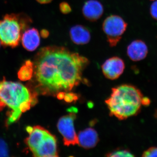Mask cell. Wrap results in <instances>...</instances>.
I'll return each instance as SVG.
<instances>
[{"instance_id":"obj_4","label":"cell","mask_w":157,"mask_h":157,"mask_svg":"<svg viewBox=\"0 0 157 157\" xmlns=\"http://www.w3.org/2000/svg\"><path fill=\"white\" fill-rule=\"evenodd\" d=\"M32 20L23 14H7L0 20V41L6 47L19 45L23 32L29 28Z\"/></svg>"},{"instance_id":"obj_24","label":"cell","mask_w":157,"mask_h":157,"mask_svg":"<svg viewBox=\"0 0 157 157\" xmlns=\"http://www.w3.org/2000/svg\"><path fill=\"white\" fill-rule=\"evenodd\" d=\"M155 116L157 118V111L156 112Z\"/></svg>"},{"instance_id":"obj_13","label":"cell","mask_w":157,"mask_h":157,"mask_svg":"<svg viewBox=\"0 0 157 157\" xmlns=\"http://www.w3.org/2000/svg\"><path fill=\"white\" fill-rule=\"evenodd\" d=\"M77 137L78 145L85 149L95 147L99 140L98 133L95 129L91 128L79 132Z\"/></svg>"},{"instance_id":"obj_6","label":"cell","mask_w":157,"mask_h":157,"mask_svg":"<svg viewBox=\"0 0 157 157\" xmlns=\"http://www.w3.org/2000/svg\"><path fill=\"white\" fill-rule=\"evenodd\" d=\"M128 24L117 15H110L106 17L102 24V29L111 47H114L122 39L126 31Z\"/></svg>"},{"instance_id":"obj_20","label":"cell","mask_w":157,"mask_h":157,"mask_svg":"<svg viewBox=\"0 0 157 157\" xmlns=\"http://www.w3.org/2000/svg\"><path fill=\"white\" fill-rule=\"evenodd\" d=\"M151 15L154 19L157 20V0H155L151 6L150 9Z\"/></svg>"},{"instance_id":"obj_11","label":"cell","mask_w":157,"mask_h":157,"mask_svg":"<svg viewBox=\"0 0 157 157\" xmlns=\"http://www.w3.org/2000/svg\"><path fill=\"white\" fill-rule=\"evenodd\" d=\"M36 29H26L21 36V43L24 48L29 52L34 51L39 47L40 44V36Z\"/></svg>"},{"instance_id":"obj_7","label":"cell","mask_w":157,"mask_h":157,"mask_svg":"<svg viewBox=\"0 0 157 157\" xmlns=\"http://www.w3.org/2000/svg\"><path fill=\"white\" fill-rule=\"evenodd\" d=\"M76 115L74 111L62 117L58 121L57 127L63 137L64 144L66 146L78 144V137L74 128V120Z\"/></svg>"},{"instance_id":"obj_8","label":"cell","mask_w":157,"mask_h":157,"mask_svg":"<svg viewBox=\"0 0 157 157\" xmlns=\"http://www.w3.org/2000/svg\"><path fill=\"white\" fill-rule=\"evenodd\" d=\"M125 65L123 60L118 56H113L107 59L102 65L103 74L106 78L110 80L118 78L123 73Z\"/></svg>"},{"instance_id":"obj_21","label":"cell","mask_w":157,"mask_h":157,"mask_svg":"<svg viewBox=\"0 0 157 157\" xmlns=\"http://www.w3.org/2000/svg\"><path fill=\"white\" fill-rule=\"evenodd\" d=\"M151 101L148 98L144 97L142 98V104L144 106H147L150 104Z\"/></svg>"},{"instance_id":"obj_17","label":"cell","mask_w":157,"mask_h":157,"mask_svg":"<svg viewBox=\"0 0 157 157\" xmlns=\"http://www.w3.org/2000/svg\"><path fill=\"white\" fill-rule=\"evenodd\" d=\"M59 9L60 12L63 14H68L72 11L71 6L67 2H62L60 3Z\"/></svg>"},{"instance_id":"obj_1","label":"cell","mask_w":157,"mask_h":157,"mask_svg":"<svg viewBox=\"0 0 157 157\" xmlns=\"http://www.w3.org/2000/svg\"><path fill=\"white\" fill-rule=\"evenodd\" d=\"M33 63V92L56 97L69 92L80 83L89 61L66 47L50 45L41 48Z\"/></svg>"},{"instance_id":"obj_3","label":"cell","mask_w":157,"mask_h":157,"mask_svg":"<svg viewBox=\"0 0 157 157\" xmlns=\"http://www.w3.org/2000/svg\"><path fill=\"white\" fill-rule=\"evenodd\" d=\"M143 98L142 93L134 86L123 84L112 89L105 103L110 115L124 120L140 113Z\"/></svg>"},{"instance_id":"obj_12","label":"cell","mask_w":157,"mask_h":157,"mask_svg":"<svg viewBox=\"0 0 157 157\" xmlns=\"http://www.w3.org/2000/svg\"><path fill=\"white\" fill-rule=\"evenodd\" d=\"M70 39L77 45H84L90 41L91 34L89 29L81 25L72 27L70 30Z\"/></svg>"},{"instance_id":"obj_16","label":"cell","mask_w":157,"mask_h":157,"mask_svg":"<svg viewBox=\"0 0 157 157\" xmlns=\"http://www.w3.org/2000/svg\"><path fill=\"white\" fill-rule=\"evenodd\" d=\"M9 156V150L7 144L3 139L0 138V157Z\"/></svg>"},{"instance_id":"obj_10","label":"cell","mask_w":157,"mask_h":157,"mask_svg":"<svg viewBox=\"0 0 157 157\" xmlns=\"http://www.w3.org/2000/svg\"><path fill=\"white\" fill-rule=\"evenodd\" d=\"M148 52L146 43L141 40H135L127 47V53L129 58L133 61H139L145 58Z\"/></svg>"},{"instance_id":"obj_15","label":"cell","mask_w":157,"mask_h":157,"mask_svg":"<svg viewBox=\"0 0 157 157\" xmlns=\"http://www.w3.org/2000/svg\"><path fill=\"white\" fill-rule=\"evenodd\" d=\"M107 157H134L135 155L132 154V152L128 150L119 149L109 153L107 155Z\"/></svg>"},{"instance_id":"obj_9","label":"cell","mask_w":157,"mask_h":157,"mask_svg":"<svg viewBox=\"0 0 157 157\" xmlns=\"http://www.w3.org/2000/svg\"><path fill=\"white\" fill-rule=\"evenodd\" d=\"M103 5L97 0H88L84 3L82 13L85 18L91 22H95L100 19L104 13Z\"/></svg>"},{"instance_id":"obj_22","label":"cell","mask_w":157,"mask_h":157,"mask_svg":"<svg viewBox=\"0 0 157 157\" xmlns=\"http://www.w3.org/2000/svg\"><path fill=\"white\" fill-rule=\"evenodd\" d=\"M40 35L44 39L48 38L49 35V32L46 29H42L40 33Z\"/></svg>"},{"instance_id":"obj_14","label":"cell","mask_w":157,"mask_h":157,"mask_svg":"<svg viewBox=\"0 0 157 157\" xmlns=\"http://www.w3.org/2000/svg\"><path fill=\"white\" fill-rule=\"evenodd\" d=\"M33 63L30 60L26 61L18 71V78L22 81L30 80L33 77Z\"/></svg>"},{"instance_id":"obj_2","label":"cell","mask_w":157,"mask_h":157,"mask_svg":"<svg viewBox=\"0 0 157 157\" xmlns=\"http://www.w3.org/2000/svg\"><path fill=\"white\" fill-rule=\"evenodd\" d=\"M37 102V94L17 82H0V111L7 107L11 109L7 121L9 125L19 119L23 113L29 110Z\"/></svg>"},{"instance_id":"obj_26","label":"cell","mask_w":157,"mask_h":157,"mask_svg":"<svg viewBox=\"0 0 157 157\" xmlns=\"http://www.w3.org/2000/svg\"><path fill=\"white\" fill-rule=\"evenodd\" d=\"M151 1H155V0H151Z\"/></svg>"},{"instance_id":"obj_25","label":"cell","mask_w":157,"mask_h":157,"mask_svg":"<svg viewBox=\"0 0 157 157\" xmlns=\"http://www.w3.org/2000/svg\"><path fill=\"white\" fill-rule=\"evenodd\" d=\"M1 44H2V43H1V41H0V47H1Z\"/></svg>"},{"instance_id":"obj_18","label":"cell","mask_w":157,"mask_h":157,"mask_svg":"<svg viewBox=\"0 0 157 157\" xmlns=\"http://www.w3.org/2000/svg\"><path fill=\"white\" fill-rule=\"evenodd\" d=\"M142 157H157V147H151L143 152Z\"/></svg>"},{"instance_id":"obj_19","label":"cell","mask_w":157,"mask_h":157,"mask_svg":"<svg viewBox=\"0 0 157 157\" xmlns=\"http://www.w3.org/2000/svg\"><path fill=\"white\" fill-rule=\"evenodd\" d=\"M63 99L66 102L71 103L73 101H76V100L78 99V97L76 94L70 93V92H69L65 93Z\"/></svg>"},{"instance_id":"obj_5","label":"cell","mask_w":157,"mask_h":157,"mask_svg":"<svg viewBox=\"0 0 157 157\" xmlns=\"http://www.w3.org/2000/svg\"><path fill=\"white\" fill-rule=\"evenodd\" d=\"M29 137L25 143L35 157H58L56 137L40 126L26 128Z\"/></svg>"},{"instance_id":"obj_23","label":"cell","mask_w":157,"mask_h":157,"mask_svg":"<svg viewBox=\"0 0 157 157\" xmlns=\"http://www.w3.org/2000/svg\"><path fill=\"white\" fill-rule=\"evenodd\" d=\"M38 2L41 4H47L50 3L53 0H36Z\"/></svg>"}]
</instances>
